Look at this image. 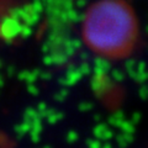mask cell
Returning <instances> with one entry per match:
<instances>
[{
  "label": "cell",
  "instance_id": "cell-1",
  "mask_svg": "<svg viewBox=\"0 0 148 148\" xmlns=\"http://www.w3.org/2000/svg\"><path fill=\"white\" fill-rule=\"evenodd\" d=\"M140 35V18L128 0H94L83 14L82 41L101 59L119 62L131 57Z\"/></svg>",
  "mask_w": 148,
  "mask_h": 148
},
{
  "label": "cell",
  "instance_id": "cell-2",
  "mask_svg": "<svg viewBox=\"0 0 148 148\" xmlns=\"http://www.w3.org/2000/svg\"><path fill=\"white\" fill-rule=\"evenodd\" d=\"M4 10H5V0H0V18H1Z\"/></svg>",
  "mask_w": 148,
  "mask_h": 148
}]
</instances>
